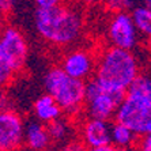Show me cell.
Listing matches in <instances>:
<instances>
[{
  "instance_id": "1",
  "label": "cell",
  "mask_w": 151,
  "mask_h": 151,
  "mask_svg": "<svg viewBox=\"0 0 151 151\" xmlns=\"http://www.w3.org/2000/svg\"><path fill=\"white\" fill-rule=\"evenodd\" d=\"M34 27L41 40L57 48L76 44L83 35L84 19L81 10L60 3L53 7L38 8L34 14Z\"/></svg>"
},
{
  "instance_id": "2",
  "label": "cell",
  "mask_w": 151,
  "mask_h": 151,
  "mask_svg": "<svg viewBox=\"0 0 151 151\" xmlns=\"http://www.w3.org/2000/svg\"><path fill=\"white\" fill-rule=\"evenodd\" d=\"M140 74V65L134 50L105 46L98 52L95 78L108 87L125 93Z\"/></svg>"
},
{
  "instance_id": "3",
  "label": "cell",
  "mask_w": 151,
  "mask_h": 151,
  "mask_svg": "<svg viewBox=\"0 0 151 151\" xmlns=\"http://www.w3.org/2000/svg\"><path fill=\"white\" fill-rule=\"evenodd\" d=\"M44 88L59 102L64 116L75 119L84 112L86 82L70 76L60 65H53L46 71Z\"/></svg>"
},
{
  "instance_id": "4",
  "label": "cell",
  "mask_w": 151,
  "mask_h": 151,
  "mask_svg": "<svg viewBox=\"0 0 151 151\" xmlns=\"http://www.w3.org/2000/svg\"><path fill=\"white\" fill-rule=\"evenodd\" d=\"M29 44L25 34L12 25H6L0 35V79L7 86L25 70Z\"/></svg>"
},
{
  "instance_id": "5",
  "label": "cell",
  "mask_w": 151,
  "mask_h": 151,
  "mask_svg": "<svg viewBox=\"0 0 151 151\" xmlns=\"http://www.w3.org/2000/svg\"><path fill=\"white\" fill-rule=\"evenodd\" d=\"M124 97L125 93L108 87L94 76L86 82L84 113L95 119L112 120L116 117Z\"/></svg>"
},
{
  "instance_id": "6",
  "label": "cell",
  "mask_w": 151,
  "mask_h": 151,
  "mask_svg": "<svg viewBox=\"0 0 151 151\" xmlns=\"http://www.w3.org/2000/svg\"><path fill=\"white\" fill-rule=\"evenodd\" d=\"M114 120L128 125L139 137L151 134V99L125 94Z\"/></svg>"
},
{
  "instance_id": "7",
  "label": "cell",
  "mask_w": 151,
  "mask_h": 151,
  "mask_svg": "<svg viewBox=\"0 0 151 151\" xmlns=\"http://www.w3.org/2000/svg\"><path fill=\"white\" fill-rule=\"evenodd\" d=\"M140 33L137 29L132 12L116 11L108 21L106 40L109 45L134 50L140 41Z\"/></svg>"
},
{
  "instance_id": "8",
  "label": "cell",
  "mask_w": 151,
  "mask_h": 151,
  "mask_svg": "<svg viewBox=\"0 0 151 151\" xmlns=\"http://www.w3.org/2000/svg\"><path fill=\"white\" fill-rule=\"evenodd\" d=\"M98 53L87 48H71L60 59V67L70 76L87 82L95 76Z\"/></svg>"
},
{
  "instance_id": "9",
  "label": "cell",
  "mask_w": 151,
  "mask_h": 151,
  "mask_svg": "<svg viewBox=\"0 0 151 151\" xmlns=\"http://www.w3.org/2000/svg\"><path fill=\"white\" fill-rule=\"evenodd\" d=\"M26 121L19 112L3 108L0 114V150L19 151L25 144Z\"/></svg>"
},
{
  "instance_id": "10",
  "label": "cell",
  "mask_w": 151,
  "mask_h": 151,
  "mask_svg": "<svg viewBox=\"0 0 151 151\" xmlns=\"http://www.w3.org/2000/svg\"><path fill=\"white\" fill-rule=\"evenodd\" d=\"M79 140L84 147H102L112 144V123L110 120L86 116L78 129Z\"/></svg>"
},
{
  "instance_id": "11",
  "label": "cell",
  "mask_w": 151,
  "mask_h": 151,
  "mask_svg": "<svg viewBox=\"0 0 151 151\" xmlns=\"http://www.w3.org/2000/svg\"><path fill=\"white\" fill-rule=\"evenodd\" d=\"M53 144L48 124L37 119L26 121L25 146L30 151H48Z\"/></svg>"
},
{
  "instance_id": "12",
  "label": "cell",
  "mask_w": 151,
  "mask_h": 151,
  "mask_svg": "<svg viewBox=\"0 0 151 151\" xmlns=\"http://www.w3.org/2000/svg\"><path fill=\"white\" fill-rule=\"evenodd\" d=\"M34 119L42 121L44 124H50L64 116V112L59 102L53 98L49 93L40 95L33 104Z\"/></svg>"
},
{
  "instance_id": "13",
  "label": "cell",
  "mask_w": 151,
  "mask_h": 151,
  "mask_svg": "<svg viewBox=\"0 0 151 151\" xmlns=\"http://www.w3.org/2000/svg\"><path fill=\"white\" fill-rule=\"evenodd\" d=\"M48 128H49L53 144H60L63 147V144L67 146L68 143H71L74 140L75 129L70 120L61 117V119L48 124Z\"/></svg>"
},
{
  "instance_id": "14",
  "label": "cell",
  "mask_w": 151,
  "mask_h": 151,
  "mask_svg": "<svg viewBox=\"0 0 151 151\" xmlns=\"http://www.w3.org/2000/svg\"><path fill=\"white\" fill-rule=\"evenodd\" d=\"M137 142H139V136L128 125L120 123L117 120L112 123V144L114 147L135 148Z\"/></svg>"
},
{
  "instance_id": "15",
  "label": "cell",
  "mask_w": 151,
  "mask_h": 151,
  "mask_svg": "<svg viewBox=\"0 0 151 151\" xmlns=\"http://www.w3.org/2000/svg\"><path fill=\"white\" fill-rule=\"evenodd\" d=\"M125 94L136 98L151 99V75L147 72H140L128 87Z\"/></svg>"
},
{
  "instance_id": "16",
  "label": "cell",
  "mask_w": 151,
  "mask_h": 151,
  "mask_svg": "<svg viewBox=\"0 0 151 151\" xmlns=\"http://www.w3.org/2000/svg\"><path fill=\"white\" fill-rule=\"evenodd\" d=\"M132 17L135 19L142 38L151 44V10L144 6H139L132 11Z\"/></svg>"
},
{
  "instance_id": "17",
  "label": "cell",
  "mask_w": 151,
  "mask_h": 151,
  "mask_svg": "<svg viewBox=\"0 0 151 151\" xmlns=\"http://www.w3.org/2000/svg\"><path fill=\"white\" fill-rule=\"evenodd\" d=\"M108 7L112 12H116V11H132L136 7H139L142 4V0H110L108 1Z\"/></svg>"
},
{
  "instance_id": "18",
  "label": "cell",
  "mask_w": 151,
  "mask_h": 151,
  "mask_svg": "<svg viewBox=\"0 0 151 151\" xmlns=\"http://www.w3.org/2000/svg\"><path fill=\"white\" fill-rule=\"evenodd\" d=\"M135 150L136 151H151V134H147V135H144V136L139 137V142H137Z\"/></svg>"
},
{
  "instance_id": "19",
  "label": "cell",
  "mask_w": 151,
  "mask_h": 151,
  "mask_svg": "<svg viewBox=\"0 0 151 151\" xmlns=\"http://www.w3.org/2000/svg\"><path fill=\"white\" fill-rule=\"evenodd\" d=\"M84 148L86 147L83 146V143L81 140H72L67 146H63L56 151H84Z\"/></svg>"
},
{
  "instance_id": "20",
  "label": "cell",
  "mask_w": 151,
  "mask_h": 151,
  "mask_svg": "<svg viewBox=\"0 0 151 151\" xmlns=\"http://www.w3.org/2000/svg\"><path fill=\"white\" fill-rule=\"evenodd\" d=\"M35 6L38 8H45V7H53L61 3V0H34Z\"/></svg>"
},
{
  "instance_id": "21",
  "label": "cell",
  "mask_w": 151,
  "mask_h": 151,
  "mask_svg": "<svg viewBox=\"0 0 151 151\" xmlns=\"http://www.w3.org/2000/svg\"><path fill=\"white\" fill-rule=\"evenodd\" d=\"M84 151H116V147L113 144H109V146H102V147H86Z\"/></svg>"
},
{
  "instance_id": "22",
  "label": "cell",
  "mask_w": 151,
  "mask_h": 151,
  "mask_svg": "<svg viewBox=\"0 0 151 151\" xmlns=\"http://www.w3.org/2000/svg\"><path fill=\"white\" fill-rule=\"evenodd\" d=\"M0 7H1L3 14H7L12 7V0H0Z\"/></svg>"
},
{
  "instance_id": "23",
  "label": "cell",
  "mask_w": 151,
  "mask_h": 151,
  "mask_svg": "<svg viewBox=\"0 0 151 151\" xmlns=\"http://www.w3.org/2000/svg\"><path fill=\"white\" fill-rule=\"evenodd\" d=\"M142 6H144V7H147L151 10V0H142Z\"/></svg>"
},
{
  "instance_id": "24",
  "label": "cell",
  "mask_w": 151,
  "mask_h": 151,
  "mask_svg": "<svg viewBox=\"0 0 151 151\" xmlns=\"http://www.w3.org/2000/svg\"><path fill=\"white\" fill-rule=\"evenodd\" d=\"M116 151H136L135 148H128V147H116Z\"/></svg>"
},
{
  "instance_id": "25",
  "label": "cell",
  "mask_w": 151,
  "mask_h": 151,
  "mask_svg": "<svg viewBox=\"0 0 151 151\" xmlns=\"http://www.w3.org/2000/svg\"><path fill=\"white\" fill-rule=\"evenodd\" d=\"M99 1H104V3H108V1H110V0H99Z\"/></svg>"
}]
</instances>
